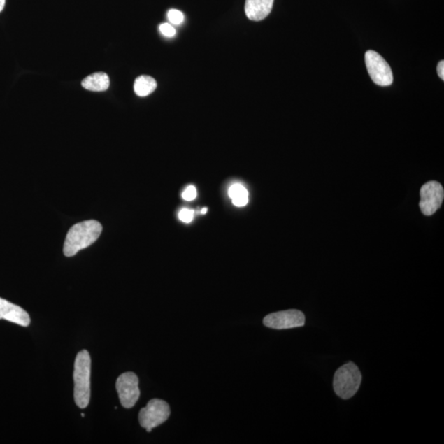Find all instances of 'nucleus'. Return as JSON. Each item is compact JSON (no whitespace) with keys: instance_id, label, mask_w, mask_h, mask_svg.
<instances>
[{"instance_id":"12","label":"nucleus","mask_w":444,"mask_h":444,"mask_svg":"<svg viewBox=\"0 0 444 444\" xmlns=\"http://www.w3.org/2000/svg\"><path fill=\"white\" fill-rule=\"evenodd\" d=\"M157 87V83L155 79L148 76L137 78L134 85V92L140 97L151 95L152 92H155Z\"/></svg>"},{"instance_id":"4","label":"nucleus","mask_w":444,"mask_h":444,"mask_svg":"<svg viewBox=\"0 0 444 444\" xmlns=\"http://www.w3.org/2000/svg\"><path fill=\"white\" fill-rule=\"evenodd\" d=\"M170 415V406L166 401L152 399L140 410L138 420L143 428L146 429L148 432H151L153 428L166 422Z\"/></svg>"},{"instance_id":"15","label":"nucleus","mask_w":444,"mask_h":444,"mask_svg":"<svg viewBox=\"0 0 444 444\" xmlns=\"http://www.w3.org/2000/svg\"><path fill=\"white\" fill-rule=\"evenodd\" d=\"M159 30H160L163 36L166 37H173L176 34L175 27L170 24V23H162V24L159 27Z\"/></svg>"},{"instance_id":"14","label":"nucleus","mask_w":444,"mask_h":444,"mask_svg":"<svg viewBox=\"0 0 444 444\" xmlns=\"http://www.w3.org/2000/svg\"><path fill=\"white\" fill-rule=\"evenodd\" d=\"M168 20L174 25H180L185 21L184 13L177 9H171L167 14Z\"/></svg>"},{"instance_id":"2","label":"nucleus","mask_w":444,"mask_h":444,"mask_svg":"<svg viewBox=\"0 0 444 444\" xmlns=\"http://www.w3.org/2000/svg\"><path fill=\"white\" fill-rule=\"evenodd\" d=\"M91 357L86 350L77 355L74 364V400L79 408H86L91 397Z\"/></svg>"},{"instance_id":"10","label":"nucleus","mask_w":444,"mask_h":444,"mask_svg":"<svg viewBox=\"0 0 444 444\" xmlns=\"http://www.w3.org/2000/svg\"><path fill=\"white\" fill-rule=\"evenodd\" d=\"M274 0H246L245 12L251 21L259 22L268 17L273 7Z\"/></svg>"},{"instance_id":"1","label":"nucleus","mask_w":444,"mask_h":444,"mask_svg":"<svg viewBox=\"0 0 444 444\" xmlns=\"http://www.w3.org/2000/svg\"><path fill=\"white\" fill-rule=\"evenodd\" d=\"M102 232L100 222L91 220L79 222L69 229L64 245V254L66 257L76 255L79 251L86 249L95 243Z\"/></svg>"},{"instance_id":"18","label":"nucleus","mask_w":444,"mask_h":444,"mask_svg":"<svg viewBox=\"0 0 444 444\" xmlns=\"http://www.w3.org/2000/svg\"><path fill=\"white\" fill-rule=\"evenodd\" d=\"M437 72H438L439 78H441L442 80H444V62H441L438 63V67H437Z\"/></svg>"},{"instance_id":"6","label":"nucleus","mask_w":444,"mask_h":444,"mask_svg":"<svg viewBox=\"0 0 444 444\" xmlns=\"http://www.w3.org/2000/svg\"><path fill=\"white\" fill-rule=\"evenodd\" d=\"M116 390L118 392L121 405L124 408H132L140 396L138 376L133 372L122 373L117 378Z\"/></svg>"},{"instance_id":"11","label":"nucleus","mask_w":444,"mask_h":444,"mask_svg":"<svg viewBox=\"0 0 444 444\" xmlns=\"http://www.w3.org/2000/svg\"><path fill=\"white\" fill-rule=\"evenodd\" d=\"M110 78L106 73H95L84 78L82 86L91 92H105L110 87Z\"/></svg>"},{"instance_id":"17","label":"nucleus","mask_w":444,"mask_h":444,"mask_svg":"<svg viewBox=\"0 0 444 444\" xmlns=\"http://www.w3.org/2000/svg\"><path fill=\"white\" fill-rule=\"evenodd\" d=\"M182 197L186 201H193L197 197V189L194 186H189L182 194Z\"/></svg>"},{"instance_id":"13","label":"nucleus","mask_w":444,"mask_h":444,"mask_svg":"<svg viewBox=\"0 0 444 444\" xmlns=\"http://www.w3.org/2000/svg\"><path fill=\"white\" fill-rule=\"evenodd\" d=\"M229 197L236 207H244L249 202V193L244 186L240 184L233 185L228 191Z\"/></svg>"},{"instance_id":"8","label":"nucleus","mask_w":444,"mask_h":444,"mask_svg":"<svg viewBox=\"0 0 444 444\" xmlns=\"http://www.w3.org/2000/svg\"><path fill=\"white\" fill-rule=\"evenodd\" d=\"M444 190L441 183L429 181L420 189V208L425 216H431L441 207Z\"/></svg>"},{"instance_id":"3","label":"nucleus","mask_w":444,"mask_h":444,"mask_svg":"<svg viewBox=\"0 0 444 444\" xmlns=\"http://www.w3.org/2000/svg\"><path fill=\"white\" fill-rule=\"evenodd\" d=\"M362 375L357 364L348 362L335 373L334 389L341 399L348 400L357 394L361 386Z\"/></svg>"},{"instance_id":"9","label":"nucleus","mask_w":444,"mask_h":444,"mask_svg":"<svg viewBox=\"0 0 444 444\" xmlns=\"http://www.w3.org/2000/svg\"><path fill=\"white\" fill-rule=\"evenodd\" d=\"M0 320H6L22 327L29 326V315L20 306L0 298Z\"/></svg>"},{"instance_id":"7","label":"nucleus","mask_w":444,"mask_h":444,"mask_svg":"<svg viewBox=\"0 0 444 444\" xmlns=\"http://www.w3.org/2000/svg\"><path fill=\"white\" fill-rule=\"evenodd\" d=\"M306 324V316L298 310H288L273 313L264 319V324L268 328L282 330L299 328Z\"/></svg>"},{"instance_id":"16","label":"nucleus","mask_w":444,"mask_h":444,"mask_svg":"<svg viewBox=\"0 0 444 444\" xmlns=\"http://www.w3.org/2000/svg\"><path fill=\"white\" fill-rule=\"evenodd\" d=\"M194 216V212L193 210L188 208L182 209L179 213V217L182 222L185 223H189L193 221Z\"/></svg>"},{"instance_id":"19","label":"nucleus","mask_w":444,"mask_h":444,"mask_svg":"<svg viewBox=\"0 0 444 444\" xmlns=\"http://www.w3.org/2000/svg\"><path fill=\"white\" fill-rule=\"evenodd\" d=\"M6 0H0V13L3 10L4 6H6Z\"/></svg>"},{"instance_id":"20","label":"nucleus","mask_w":444,"mask_h":444,"mask_svg":"<svg viewBox=\"0 0 444 444\" xmlns=\"http://www.w3.org/2000/svg\"><path fill=\"white\" fill-rule=\"evenodd\" d=\"M207 212H208V208H203V209L202 210V212H201V213H202L203 214H205V213H207Z\"/></svg>"},{"instance_id":"5","label":"nucleus","mask_w":444,"mask_h":444,"mask_svg":"<svg viewBox=\"0 0 444 444\" xmlns=\"http://www.w3.org/2000/svg\"><path fill=\"white\" fill-rule=\"evenodd\" d=\"M366 64L369 76L378 86L387 87L394 83V74L389 64L373 50L366 53Z\"/></svg>"}]
</instances>
